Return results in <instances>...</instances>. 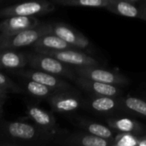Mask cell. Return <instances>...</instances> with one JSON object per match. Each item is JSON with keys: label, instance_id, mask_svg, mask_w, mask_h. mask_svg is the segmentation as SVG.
<instances>
[{"label": "cell", "instance_id": "cell-29", "mask_svg": "<svg viewBox=\"0 0 146 146\" xmlns=\"http://www.w3.org/2000/svg\"><path fill=\"white\" fill-rule=\"evenodd\" d=\"M0 68H1V66H0Z\"/></svg>", "mask_w": 146, "mask_h": 146}, {"label": "cell", "instance_id": "cell-1", "mask_svg": "<svg viewBox=\"0 0 146 146\" xmlns=\"http://www.w3.org/2000/svg\"><path fill=\"white\" fill-rule=\"evenodd\" d=\"M4 135L14 141L22 144L44 145L55 138L38 127L35 124L32 125L23 121H8L2 126Z\"/></svg>", "mask_w": 146, "mask_h": 146}, {"label": "cell", "instance_id": "cell-15", "mask_svg": "<svg viewBox=\"0 0 146 146\" xmlns=\"http://www.w3.org/2000/svg\"><path fill=\"white\" fill-rule=\"evenodd\" d=\"M98 113H112L122 108L119 98L94 95L85 101V105Z\"/></svg>", "mask_w": 146, "mask_h": 146}, {"label": "cell", "instance_id": "cell-9", "mask_svg": "<svg viewBox=\"0 0 146 146\" xmlns=\"http://www.w3.org/2000/svg\"><path fill=\"white\" fill-rule=\"evenodd\" d=\"M17 74L28 80H35L44 86H47L56 91H72V86L62 79L60 76L46 73L41 70H21L18 69Z\"/></svg>", "mask_w": 146, "mask_h": 146}, {"label": "cell", "instance_id": "cell-18", "mask_svg": "<svg viewBox=\"0 0 146 146\" xmlns=\"http://www.w3.org/2000/svg\"><path fill=\"white\" fill-rule=\"evenodd\" d=\"M105 9L116 15L129 18L140 19L141 17L140 6L138 7L133 3V2L127 0H113V2Z\"/></svg>", "mask_w": 146, "mask_h": 146}, {"label": "cell", "instance_id": "cell-4", "mask_svg": "<svg viewBox=\"0 0 146 146\" xmlns=\"http://www.w3.org/2000/svg\"><path fill=\"white\" fill-rule=\"evenodd\" d=\"M56 5L52 1H26L0 9V18L9 16H39L54 11Z\"/></svg>", "mask_w": 146, "mask_h": 146}, {"label": "cell", "instance_id": "cell-5", "mask_svg": "<svg viewBox=\"0 0 146 146\" xmlns=\"http://www.w3.org/2000/svg\"><path fill=\"white\" fill-rule=\"evenodd\" d=\"M74 70L78 76L96 81L112 84L118 86H129L130 84V80L126 76L114 71L101 68L98 66L74 67Z\"/></svg>", "mask_w": 146, "mask_h": 146}, {"label": "cell", "instance_id": "cell-30", "mask_svg": "<svg viewBox=\"0 0 146 146\" xmlns=\"http://www.w3.org/2000/svg\"><path fill=\"white\" fill-rule=\"evenodd\" d=\"M1 1H2V0H0V2H1Z\"/></svg>", "mask_w": 146, "mask_h": 146}, {"label": "cell", "instance_id": "cell-13", "mask_svg": "<svg viewBox=\"0 0 146 146\" xmlns=\"http://www.w3.org/2000/svg\"><path fill=\"white\" fill-rule=\"evenodd\" d=\"M50 33L57 35L77 49H86L91 44L85 35L80 33L78 30H75L62 22L51 24Z\"/></svg>", "mask_w": 146, "mask_h": 146}, {"label": "cell", "instance_id": "cell-26", "mask_svg": "<svg viewBox=\"0 0 146 146\" xmlns=\"http://www.w3.org/2000/svg\"><path fill=\"white\" fill-rule=\"evenodd\" d=\"M7 96H8V92L0 88V98L3 100H5L7 98Z\"/></svg>", "mask_w": 146, "mask_h": 146}, {"label": "cell", "instance_id": "cell-8", "mask_svg": "<svg viewBox=\"0 0 146 146\" xmlns=\"http://www.w3.org/2000/svg\"><path fill=\"white\" fill-rule=\"evenodd\" d=\"M56 143L65 146H113L114 141L105 139L89 133H64L56 139Z\"/></svg>", "mask_w": 146, "mask_h": 146}, {"label": "cell", "instance_id": "cell-11", "mask_svg": "<svg viewBox=\"0 0 146 146\" xmlns=\"http://www.w3.org/2000/svg\"><path fill=\"white\" fill-rule=\"evenodd\" d=\"M74 81L80 88L93 95L119 98L123 93V91L118 86L89 80L78 75Z\"/></svg>", "mask_w": 146, "mask_h": 146}, {"label": "cell", "instance_id": "cell-27", "mask_svg": "<svg viewBox=\"0 0 146 146\" xmlns=\"http://www.w3.org/2000/svg\"><path fill=\"white\" fill-rule=\"evenodd\" d=\"M3 99H2L0 98V117L3 115Z\"/></svg>", "mask_w": 146, "mask_h": 146}, {"label": "cell", "instance_id": "cell-14", "mask_svg": "<svg viewBox=\"0 0 146 146\" xmlns=\"http://www.w3.org/2000/svg\"><path fill=\"white\" fill-rule=\"evenodd\" d=\"M108 126L119 133H128L136 136L146 134V126L129 118H111L107 120Z\"/></svg>", "mask_w": 146, "mask_h": 146}, {"label": "cell", "instance_id": "cell-23", "mask_svg": "<svg viewBox=\"0 0 146 146\" xmlns=\"http://www.w3.org/2000/svg\"><path fill=\"white\" fill-rule=\"evenodd\" d=\"M139 137L128 133H118L115 137L113 146H138Z\"/></svg>", "mask_w": 146, "mask_h": 146}, {"label": "cell", "instance_id": "cell-22", "mask_svg": "<svg viewBox=\"0 0 146 146\" xmlns=\"http://www.w3.org/2000/svg\"><path fill=\"white\" fill-rule=\"evenodd\" d=\"M122 108H125L142 117L146 118V101L136 97L121 98Z\"/></svg>", "mask_w": 146, "mask_h": 146}, {"label": "cell", "instance_id": "cell-25", "mask_svg": "<svg viewBox=\"0 0 146 146\" xmlns=\"http://www.w3.org/2000/svg\"><path fill=\"white\" fill-rule=\"evenodd\" d=\"M140 9H141V17H140V19L146 21V2L144 4H142L140 6Z\"/></svg>", "mask_w": 146, "mask_h": 146}, {"label": "cell", "instance_id": "cell-12", "mask_svg": "<svg viewBox=\"0 0 146 146\" xmlns=\"http://www.w3.org/2000/svg\"><path fill=\"white\" fill-rule=\"evenodd\" d=\"M41 22L34 16H9L0 22V33L13 35L36 27Z\"/></svg>", "mask_w": 146, "mask_h": 146}, {"label": "cell", "instance_id": "cell-7", "mask_svg": "<svg viewBox=\"0 0 146 146\" xmlns=\"http://www.w3.org/2000/svg\"><path fill=\"white\" fill-rule=\"evenodd\" d=\"M47 100L53 111L60 114L74 112L85 105V100L70 91L56 92Z\"/></svg>", "mask_w": 146, "mask_h": 146}, {"label": "cell", "instance_id": "cell-2", "mask_svg": "<svg viewBox=\"0 0 146 146\" xmlns=\"http://www.w3.org/2000/svg\"><path fill=\"white\" fill-rule=\"evenodd\" d=\"M27 56L28 65L34 69L41 70L72 80H74L77 77L74 68H69L68 64L52 56L33 50V52L27 54Z\"/></svg>", "mask_w": 146, "mask_h": 146}, {"label": "cell", "instance_id": "cell-19", "mask_svg": "<svg viewBox=\"0 0 146 146\" xmlns=\"http://www.w3.org/2000/svg\"><path fill=\"white\" fill-rule=\"evenodd\" d=\"M78 127L85 130L86 133H89L92 135L109 139V140H113L115 139V133L113 132V129L111 130L110 127L104 126L100 123L93 122L88 120H85L83 118H80L78 120ZM114 145V144H113Z\"/></svg>", "mask_w": 146, "mask_h": 146}, {"label": "cell", "instance_id": "cell-20", "mask_svg": "<svg viewBox=\"0 0 146 146\" xmlns=\"http://www.w3.org/2000/svg\"><path fill=\"white\" fill-rule=\"evenodd\" d=\"M26 80H27L23 83V88L26 91V92H27L34 98L40 99H48L53 93H55L56 92H59L35 80L28 79Z\"/></svg>", "mask_w": 146, "mask_h": 146}, {"label": "cell", "instance_id": "cell-3", "mask_svg": "<svg viewBox=\"0 0 146 146\" xmlns=\"http://www.w3.org/2000/svg\"><path fill=\"white\" fill-rule=\"evenodd\" d=\"M51 24L40 23L36 27L21 32L13 35H4L0 33V50H20L33 44L44 34L50 33Z\"/></svg>", "mask_w": 146, "mask_h": 146}, {"label": "cell", "instance_id": "cell-10", "mask_svg": "<svg viewBox=\"0 0 146 146\" xmlns=\"http://www.w3.org/2000/svg\"><path fill=\"white\" fill-rule=\"evenodd\" d=\"M44 54H47L56 57L61 62L74 67H84V66H98L99 63L93 57L86 55L84 52L78 50V49H66L61 50H47L38 51Z\"/></svg>", "mask_w": 146, "mask_h": 146}, {"label": "cell", "instance_id": "cell-16", "mask_svg": "<svg viewBox=\"0 0 146 146\" xmlns=\"http://www.w3.org/2000/svg\"><path fill=\"white\" fill-rule=\"evenodd\" d=\"M35 51H47V50H61L66 49H74L73 45L69 44L57 35L49 33L42 35L32 46ZM77 49V48H76Z\"/></svg>", "mask_w": 146, "mask_h": 146}, {"label": "cell", "instance_id": "cell-31", "mask_svg": "<svg viewBox=\"0 0 146 146\" xmlns=\"http://www.w3.org/2000/svg\"></svg>", "mask_w": 146, "mask_h": 146}, {"label": "cell", "instance_id": "cell-28", "mask_svg": "<svg viewBox=\"0 0 146 146\" xmlns=\"http://www.w3.org/2000/svg\"><path fill=\"white\" fill-rule=\"evenodd\" d=\"M127 1H130V2H137V1H140V0H127Z\"/></svg>", "mask_w": 146, "mask_h": 146}, {"label": "cell", "instance_id": "cell-21", "mask_svg": "<svg viewBox=\"0 0 146 146\" xmlns=\"http://www.w3.org/2000/svg\"><path fill=\"white\" fill-rule=\"evenodd\" d=\"M55 4L62 6H79L92 8H106L113 0H51Z\"/></svg>", "mask_w": 146, "mask_h": 146}, {"label": "cell", "instance_id": "cell-6", "mask_svg": "<svg viewBox=\"0 0 146 146\" xmlns=\"http://www.w3.org/2000/svg\"><path fill=\"white\" fill-rule=\"evenodd\" d=\"M27 115L38 127L52 135L55 139L64 133V131L58 127L56 119L50 112L38 106L30 105L27 109Z\"/></svg>", "mask_w": 146, "mask_h": 146}, {"label": "cell", "instance_id": "cell-24", "mask_svg": "<svg viewBox=\"0 0 146 146\" xmlns=\"http://www.w3.org/2000/svg\"><path fill=\"white\" fill-rule=\"evenodd\" d=\"M0 88L7 91L8 92H14V93H22L25 90L23 87L14 82L10 78L3 74L0 72Z\"/></svg>", "mask_w": 146, "mask_h": 146}, {"label": "cell", "instance_id": "cell-17", "mask_svg": "<svg viewBox=\"0 0 146 146\" xmlns=\"http://www.w3.org/2000/svg\"><path fill=\"white\" fill-rule=\"evenodd\" d=\"M28 65L27 55L19 51V50H0V66L1 68L7 69H22Z\"/></svg>", "mask_w": 146, "mask_h": 146}]
</instances>
